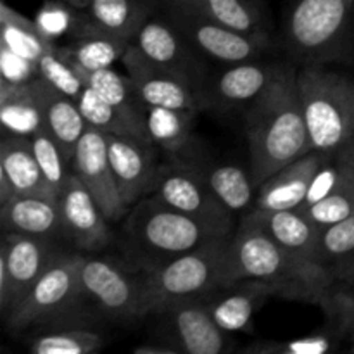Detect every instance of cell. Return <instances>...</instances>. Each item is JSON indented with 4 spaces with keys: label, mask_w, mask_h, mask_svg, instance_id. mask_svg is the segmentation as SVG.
Segmentation results:
<instances>
[{
    "label": "cell",
    "mask_w": 354,
    "mask_h": 354,
    "mask_svg": "<svg viewBox=\"0 0 354 354\" xmlns=\"http://www.w3.org/2000/svg\"><path fill=\"white\" fill-rule=\"evenodd\" d=\"M241 280L263 283L277 297L322 308L337 292V279L325 266L289 254L251 209L235 227L228 244L227 286Z\"/></svg>",
    "instance_id": "cell-1"
},
{
    "label": "cell",
    "mask_w": 354,
    "mask_h": 354,
    "mask_svg": "<svg viewBox=\"0 0 354 354\" xmlns=\"http://www.w3.org/2000/svg\"><path fill=\"white\" fill-rule=\"evenodd\" d=\"M296 75L283 64L272 85L245 109L249 173L256 187L311 151Z\"/></svg>",
    "instance_id": "cell-2"
},
{
    "label": "cell",
    "mask_w": 354,
    "mask_h": 354,
    "mask_svg": "<svg viewBox=\"0 0 354 354\" xmlns=\"http://www.w3.org/2000/svg\"><path fill=\"white\" fill-rule=\"evenodd\" d=\"M123 230L124 251L142 272L232 235L168 206L154 196L142 197L130 207Z\"/></svg>",
    "instance_id": "cell-3"
},
{
    "label": "cell",
    "mask_w": 354,
    "mask_h": 354,
    "mask_svg": "<svg viewBox=\"0 0 354 354\" xmlns=\"http://www.w3.org/2000/svg\"><path fill=\"white\" fill-rule=\"evenodd\" d=\"M282 38L287 54L303 66L348 61L354 54V0H294Z\"/></svg>",
    "instance_id": "cell-4"
},
{
    "label": "cell",
    "mask_w": 354,
    "mask_h": 354,
    "mask_svg": "<svg viewBox=\"0 0 354 354\" xmlns=\"http://www.w3.org/2000/svg\"><path fill=\"white\" fill-rule=\"evenodd\" d=\"M296 82L311 151L335 154L354 138V82L325 64H304Z\"/></svg>",
    "instance_id": "cell-5"
},
{
    "label": "cell",
    "mask_w": 354,
    "mask_h": 354,
    "mask_svg": "<svg viewBox=\"0 0 354 354\" xmlns=\"http://www.w3.org/2000/svg\"><path fill=\"white\" fill-rule=\"evenodd\" d=\"M230 237L209 242L158 268L140 270L144 273L147 315L178 301L199 299L227 286Z\"/></svg>",
    "instance_id": "cell-6"
},
{
    "label": "cell",
    "mask_w": 354,
    "mask_h": 354,
    "mask_svg": "<svg viewBox=\"0 0 354 354\" xmlns=\"http://www.w3.org/2000/svg\"><path fill=\"white\" fill-rule=\"evenodd\" d=\"M82 261L83 254L80 252H55L40 279L6 317L7 328L12 334H19L33 324L55 320L66 311L75 310L82 301Z\"/></svg>",
    "instance_id": "cell-7"
},
{
    "label": "cell",
    "mask_w": 354,
    "mask_h": 354,
    "mask_svg": "<svg viewBox=\"0 0 354 354\" xmlns=\"http://www.w3.org/2000/svg\"><path fill=\"white\" fill-rule=\"evenodd\" d=\"M82 299L111 320L130 322L147 317L144 273L128 272L109 258L83 256L80 266Z\"/></svg>",
    "instance_id": "cell-8"
},
{
    "label": "cell",
    "mask_w": 354,
    "mask_h": 354,
    "mask_svg": "<svg viewBox=\"0 0 354 354\" xmlns=\"http://www.w3.org/2000/svg\"><path fill=\"white\" fill-rule=\"evenodd\" d=\"M149 192L189 216L234 234V214L214 196L199 168L185 159H173L169 165L159 166Z\"/></svg>",
    "instance_id": "cell-9"
},
{
    "label": "cell",
    "mask_w": 354,
    "mask_h": 354,
    "mask_svg": "<svg viewBox=\"0 0 354 354\" xmlns=\"http://www.w3.org/2000/svg\"><path fill=\"white\" fill-rule=\"evenodd\" d=\"M168 19L201 57L225 66L258 59L272 47V38L252 37L232 30L194 7H168Z\"/></svg>",
    "instance_id": "cell-10"
},
{
    "label": "cell",
    "mask_w": 354,
    "mask_h": 354,
    "mask_svg": "<svg viewBox=\"0 0 354 354\" xmlns=\"http://www.w3.org/2000/svg\"><path fill=\"white\" fill-rule=\"evenodd\" d=\"M154 315L158 317V341L171 346L178 354L230 351L232 334L216 324L203 297L168 304Z\"/></svg>",
    "instance_id": "cell-11"
},
{
    "label": "cell",
    "mask_w": 354,
    "mask_h": 354,
    "mask_svg": "<svg viewBox=\"0 0 354 354\" xmlns=\"http://www.w3.org/2000/svg\"><path fill=\"white\" fill-rule=\"evenodd\" d=\"M55 252L52 239L3 234L0 248V311L3 318L40 279Z\"/></svg>",
    "instance_id": "cell-12"
},
{
    "label": "cell",
    "mask_w": 354,
    "mask_h": 354,
    "mask_svg": "<svg viewBox=\"0 0 354 354\" xmlns=\"http://www.w3.org/2000/svg\"><path fill=\"white\" fill-rule=\"evenodd\" d=\"M121 61L145 106L168 107L190 113H199L201 109L207 107L203 90L194 86L182 76L149 61L135 44H130Z\"/></svg>",
    "instance_id": "cell-13"
},
{
    "label": "cell",
    "mask_w": 354,
    "mask_h": 354,
    "mask_svg": "<svg viewBox=\"0 0 354 354\" xmlns=\"http://www.w3.org/2000/svg\"><path fill=\"white\" fill-rule=\"evenodd\" d=\"M71 171L86 187L90 196L109 221H120L130 211L114 178L107 152V135L88 127L76 145Z\"/></svg>",
    "instance_id": "cell-14"
},
{
    "label": "cell",
    "mask_w": 354,
    "mask_h": 354,
    "mask_svg": "<svg viewBox=\"0 0 354 354\" xmlns=\"http://www.w3.org/2000/svg\"><path fill=\"white\" fill-rule=\"evenodd\" d=\"M131 44L137 45L138 50L149 61L182 76L204 92L209 78L206 76L203 57L194 50L192 45L183 38V35L176 30L168 17L166 19L154 16L149 17L135 35Z\"/></svg>",
    "instance_id": "cell-15"
},
{
    "label": "cell",
    "mask_w": 354,
    "mask_h": 354,
    "mask_svg": "<svg viewBox=\"0 0 354 354\" xmlns=\"http://www.w3.org/2000/svg\"><path fill=\"white\" fill-rule=\"evenodd\" d=\"M59 203L62 209V237L71 241L73 245L85 252H99L113 244L111 221L73 171L62 187Z\"/></svg>",
    "instance_id": "cell-16"
},
{
    "label": "cell",
    "mask_w": 354,
    "mask_h": 354,
    "mask_svg": "<svg viewBox=\"0 0 354 354\" xmlns=\"http://www.w3.org/2000/svg\"><path fill=\"white\" fill-rule=\"evenodd\" d=\"M282 66L256 59L227 66L213 80H207L204 88L207 107L218 111L248 109L272 85Z\"/></svg>",
    "instance_id": "cell-17"
},
{
    "label": "cell",
    "mask_w": 354,
    "mask_h": 354,
    "mask_svg": "<svg viewBox=\"0 0 354 354\" xmlns=\"http://www.w3.org/2000/svg\"><path fill=\"white\" fill-rule=\"evenodd\" d=\"M154 144L131 135H107V152L121 197L133 206L149 194L159 166Z\"/></svg>",
    "instance_id": "cell-18"
},
{
    "label": "cell",
    "mask_w": 354,
    "mask_h": 354,
    "mask_svg": "<svg viewBox=\"0 0 354 354\" xmlns=\"http://www.w3.org/2000/svg\"><path fill=\"white\" fill-rule=\"evenodd\" d=\"M12 196L57 197L35 158L31 138L3 135L0 144V204Z\"/></svg>",
    "instance_id": "cell-19"
},
{
    "label": "cell",
    "mask_w": 354,
    "mask_h": 354,
    "mask_svg": "<svg viewBox=\"0 0 354 354\" xmlns=\"http://www.w3.org/2000/svg\"><path fill=\"white\" fill-rule=\"evenodd\" d=\"M330 154L310 151L303 158L296 159L290 165L270 176L258 187L254 206L263 211L296 209L306 199L311 180L322 166V162Z\"/></svg>",
    "instance_id": "cell-20"
},
{
    "label": "cell",
    "mask_w": 354,
    "mask_h": 354,
    "mask_svg": "<svg viewBox=\"0 0 354 354\" xmlns=\"http://www.w3.org/2000/svg\"><path fill=\"white\" fill-rule=\"evenodd\" d=\"M0 221L3 234L33 235L52 241L64 235L57 197L12 196L0 204Z\"/></svg>",
    "instance_id": "cell-21"
},
{
    "label": "cell",
    "mask_w": 354,
    "mask_h": 354,
    "mask_svg": "<svg viewBox=\"0 0 354 354\" xmlns=\"http://www.w3.org/2000/svg\"><path fill=\"white\" fill-rule=\"evenodd\" d=\"M33 85L41 107L44 128L57 142L62 154L66 156V159L71 165L76 145L82 140L88 124H86L85 118H83L75 99L62 93L55 86H52L41 76L33 80Z\"/></svg>",
    "instance_id": "cell-22"
},
{
    "label": "cell",
    "mask_w": 354,
    "mask_h": 354,
    "mask_svg": "<svg viewBox=\"0 0 354 354\" xmlns=\"http://www.w3.org/2000/svg\"><path fill=\"white\" fill-rule=\"evenodd\" d=\"M272 296V290L263 283L241 280L213 290L203 299L216 324L228 334H237L251 330L256 310Z\"/></svg>",
    "instance_id": "cell-23"
},
{
    "label": "cell",
    "mask_w": 354,
    "mask_h": 354,
    "mask_svg": "<svg viewBox=\"0 0 354 354\" xmlns=\"http://www.w3.org/2000/svg\"><path fill=\"white\" fill-rule=\"evenodd\" d=\"M263 227L294 258L320 265V235L318 228L303 209L263 211L252 207Z\"/></svg>",
    "instance_id": "cell-24"
},
{
    "label": "cell",
    "mask_w": 354,
    "mask_h": 354,
    "mask_svg": "<svg viewBox=\"0 0 354 354\" xmlns=\"http://www.w3.org/2000/svg\"><path fill=\"white\" fill-rule=\"evenodd\" d=\"M180 159H185V161L192 162L194 166L199 168L214 196L232 214L252 209L258 187L252 182L251 173L244 171L237 165L209 162L207 159L194 154L192 151Z\"/></svg>",
    "instance_id": "cell-25"
},
{
    "label": "cell",
    "mask_w": 354,
    "mask_h": 354,
    "mask_svg": "<svg viewBox=\"0 0 354 354\" xmlns=\"http://www.w3.org/2000/svg\"><path fill=\"white\" fill-rule=\"evenodd\" d=\"M71 35L73 44L68 47L69 54L80 68L88 71L113 68L118 59H123L124 52L131 44L127 38L97 26L88 16L85 19L78 17L75 21Z\"/></svg>",
    "instance_id": "cell-26"
},
{
    "label": "cell",
    "mask_w": 354,
    "mask_h": 354,
    "mask_svg": "<svg viewBox=\"0 0 354 354\" xmlns=\"http://www.w3.org/2000/svg\"><path fill=\"white\" fill-rule=\"evenodd\" d=\"M76 68H78L80 76H82L83 83H85L86 86L93 88L99 95H102L107 102L113 104V106L130 121V124L135 128L138 137L151 142L147 128H145V104L142 102V99L138 97L130 76L120 75V73L114 71L113 68L95 69V71L83 69L80 68L78 64H76Z\"/></svg>",
    "instance_id": "cell-27"
},
{
    "label": "cell",
    "mask_w": 354,
    "mask_h": 354,
    "mask_svg": "<svg viewBox=\"0 0 354 354\" xmlns=\"http://www.w3.org/2000/svg\"><path fill=\"white\" fill-rule=\"evenodd\" d=\"M0 121L3 133L30 137L44 128V116L33 82L24 85L0 80Z\"/></svg>",
    "instance_id": "cell-28"
},
{
    "label": "cell",
    "mask_w": 354,
    "mask_h": 354,
    "mask_svg": "<svg viewBox=\"0 0 354 354\" xmlns=\"http://www.w3.org/2000/svg\"><path fill=\"white\" fill-rule=\"evenodd\" d=\"M197 113L145 106V128L156 147H161L173 159L192 151V127Z\"/></svg>",
    "instance_id": "cell-29"
},
{
    "label": "cell",
    "mask_w": 354,
    "mask_h": 354,
    "mask_svg": "<svg viewBox=\"0 0 354 354\" xmlns=\"http://www.w3.org/2000/svg\"><path fill=\"white\" fill-rule=\"evenodd\" d=\"M194 9L241 33L272 38L261 0H196Z\"/></svg>",
    "instance_id": "cell-30"
},
{
    "label": "cell",
    "mask_w": 354,
    "mask_h": 354,
    "mask_svg": "<svg viewBox=\"0 0 354 354\" xmlns=\"http://www.w3.org/2000/svg\"><path fill=\"white\" fill-rule=\"evenodd\" d=\"M85 10L97 26L130 41L152 16L147 0H90Z\"/></svg>",
    "instance_id": "cell-31"
},
{
    "label": "cell",
    "mask_w": 354,
    "mask_h": 354,
    "mask_svg": "<svg viewBox=\"0 0 354 354\" xmlns=\"http://www.w3.org/2000/svg\"><path fill=\"white\" fill-rule=\"evenodd\" d=\"M0 44L35 62L55 45L54 40L40 30L37 21L24 17L7 6V2L0 3Z\"/></svg>",
    "instance_id": "cell-32"
},
{
    "label": "cell",
    "mask_w": 354,
    "mask_h": 354,
    "mask_svg": "<svg viewBox=\"0 0 354 354\" xmlns=\"http://www.w3.org/2000/svg\"><path fill=\"white\" fill-rule=\"evenodd\" d=\"M320 265L325 266L337 280L354 277V216L322 228Z\"/></svg>",
    "instance_id": "cell-33"
},
{
    "label": "cell",
    "mask_w": 354,
    "mask_h": 354,
    "mask_svg": "<svg viewBox=\"0 0 354 354\" xmlns=\"http://www.w3.org/2000/svg\"><path fill=\"white\" fill-rule=\"evenodd\" d=\"M106 339L90 328L75 327L38 335L31 344L33 354H90L102 349Z\"/></svg>",
    "instance_id": "cell-34"
},
{
    "label": "cell",
    "mask_w": 354,
    "mask_h": 354,
    "mask_svg": "<svg viewBox=\"0 0 354 354\" xmlns=\"http://www.w3.org/2000/svg\"><path fill=\"white\" fill-rule=\"evenodd\" d=\"M76 104H78L80 111H82L88 127L97 128V130L106 135H131V137H138L135 128L130 124V121L113 104L107 102L102 95H99L90 86L85 85V88L82 90V93L76 99Z\"/></svg>",
    "instance_id": "cell-35"
},
{
    "label": "cell",
    "mask_w": 354,
    "mask_h": 354,
    "mask_svg": "<svg viewBox=\"0 0 354 354\" xmlns=\"http://www.w3.org/2000/svg\"><path fill=\"white\" fill-rule=\"evenodd\" d=\"M37 64L41 78L47 80L52 86L61 90L62 93L69 95L71 99H78L82 90L85 88V83L80 76L78 68H76L68 47L54 45L38 59Z\"/></svg>",
    "instance_id": "cell-36"
},
{
    "label": "cell",
    "mask_w": 354,
    "mask_h": 354,
    "mask_svg": "<svg viewBox=\"0 0 354 354\" xmlns=\"http://www.w3.org/2000/svg\"><path fill=\"white\" fill-rule=\"evenodd\" d=\"M31 144H33L35 158H37L41 171H44L48 187L59 197L66 180L71 175V165L62 154L57 142L52 138V135L45 128H40L31 135Z\"/></svg>",
    "instance_id": "cell-37"
},
{
    "label": "cell",
    "mask_w": 354,
    "mask_h": 354,
    "mask_svg": "<svg viewBox=\"0 0 354 354\" xmlns=\"http://www.w3.org/2000/svg\"><path fill=\"white\" fill-rule=\"evenodd\" d=\"M299 209H303L318 228H327L339 221L348 220L354 216V185L348 180L327 197Z\"/></svg>",
    "instance_id": "cell-38"
},
{
    "label": "cell",
    "mask_w": 354,
    "mask_h": 354,
    "mask_svg": "<svg viewBox=\"0 0 354 354\" xmlns=\"http://www.w3.org/2000/svg\"><path fill=\"white\" fill-rule=\"evenodd\" d=\"M334 348V337L313 334L292 341H256L244 349L248 354H324Z\"/></svg>",
    "instance_id": "cell-39"
},
{
    "label": "cell",
    "mask_w": 354,
    "mask_h": 354,
    "mask_svg": "<svg viewBox=\"0 0 354 354\" xmlns=\"http://www.w3.org/2000/svg\"><path fill=\"white\" fill-rule=\"evenodd\" d=\"M346 182H348V178H346L344 173L341 171L339 165L335 162L334 154H330L324 162H322L318 171L315 173L313 180H311L310 190H308L306 194V199H304V203L301 204L299 207L310 206V204L324 199V197H327L328 194L334 192L335 189H339V187Z\"/></svg>",
    "instance_id": "cell-40"
},
{
    "label": "cell",
    "mask_w": 354,
    "mask_h": 354,
    "mask_svg": "<svg viewBox=\"0 0 354 354\" xmlns=\"http://www.w3.org/2000/svg\"><path fill=\"white\" fill-rule=\"evenodd\" d=\"M0 69H2L0 80H6L14 85H24L40 76L37 62L17 54L3 44H0Z\"/></svg>",
    "instance_id": "cell-41"
},
{
    "label": "cell",
    "mask_w": 354,
    "mask_h": 354,
    "mask_svg": "<svg viewBox=\"0 0 354 354\" xmlns=\"http://www.w3.org/2000/svg\"><path fill=\"white\" fill-rule=\"evenodd\" d=\"M334 158L346 178L354 185V138L351 142H348L344 147L339 149L334 154Z\"/></svg>",
    "instance_id": "cell-42"
},
{
    "label": "cell",
    "mask_w": 354,
    "mask_h": 354,
    "mask_svg": "<svg viewBox=\"0 0 354 354\" xmlns=\"http://www.w3.org/2000/svg\"><path fill=\"white\" fill-rule=\"evenodd\" d=\"M135 354H178L176 349H173L171 346L165 344L161 341H156V344H145L138 346V348L133 349Z\"/></svg>",
    "instance_id": "cell-43"
},
{
    "label": "cell",
    "mask_w": 354,
    "mask_h": 354,
    "mask_svg": "<svg viewBox=\"0 0 354 354\" xmlns=\"http://www.w3.org/2000/svg\"><path fill=\"white\" fill-rule=\"evenodd\" d=\"M168 7H194L196 0H162Z\"/></svg>",
    "instance_id": "cell-44"
},
{
    "label": "cell",
    "mask_w": 354,
    "mask_h": 354,
    "mask_svg": "<svg viewBox=\"0 0 354 354\" xmlns=\"http://www.w3.org/2000/svg\"><path fill=\"white\" fill-rule=\"evenodd\" d=\"M61 2L68 3V6L75 7V9H78V10H85L86 7H88L90 0H61Z\"/></svg>",
    "instance_id": "cell-45"
},
{
    "label": "cell",
    "mask_w": 354,
    "mask_h": 354,
    "mask_svg": "<svg viewBox=\"0 0 354 354\" xmlns=\"http://www.w3.org/2000/svg\"><path fill=\"white\" fill-rule=\"evenodd\" d=\"M342 290H344V292L348 294V296H349V299H351V303H353V306H354V290L348 289V287H346V289H342Z\"/></svg>",
    "instance_id": "cell-46"
},
{
    "label": "cell",
    "mask_w": 354,
    "mask_h": 354,
    "mask_svg": "<svg viewBox=\"0 0 354 354\" xmlns=\"http://www.w3.org/2000/svg\"><path fill=\"white\" fill-rule=\"evenodd\" d=\"M349 286H348V289H351V290H354V277H353V279L351 280H349Z\"/></svg>",
    "instance_id": "cell-47"
},
{
    "label": "cell",
    "mask_w": 354,
    "mask_h": 354,
    "mask_svg": "<svg viewBox=\"0 0 354 354\" xmlns=\"http://www.w3.org/2000/svg\"><path fill=\"white\" fill-rule=\"evenodd\" d=\"M349 349H351V353H354V328H353V342H351V348Z\"/></svg>",
    "instance_id": "cell-48"
}]
</instances>
